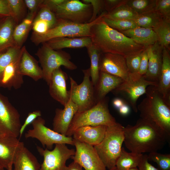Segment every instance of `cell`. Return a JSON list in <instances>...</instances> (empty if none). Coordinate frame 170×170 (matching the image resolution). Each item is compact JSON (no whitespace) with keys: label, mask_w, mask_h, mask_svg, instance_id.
<instances>
[{"label":"cell","mask_w":170,"mask_h":170,"mask_svg":"<svg viewBox=\"0 0 170 170\" xmlns=\"http://www.w3.org/2000/svg\"><path fill=\"white\" fill-rule=\"evenodd\" d=\"M41 112L40 110H36L29 112L26 118L24 123L21 126L20 131L19 137L20 138L27 127L37 118L41 117Z\"/></svg>","instance_id":"ee69618b"},{"label":"cell","mask_w":170,"mask_h":170,"mask_svg":"<svg viewBox=\"0 0 170 170\" xmlns=\"http://www.w3.org/2000/svg\"><path fill=\"white\" fill-rule=\"evenodd\" d=\"M148 160L156 162L160 170H170V154H162L157 152L147 155Z\"/></svg>","instance_id":"f35d334b"},{"label":"cell","mask_w":170,"mask_h":170,"mask_svg":"<svg viewBox=\"0 0 170 170\" xmlns=\"http://www.w3.org/2000/svg\"><path fill=\"white\" fill-rule=\"evenodd\" d=\"M35 55L38 58L43 74V78L48 85L50 81L53 72L63 66L71 70L76 69L77 66L71 62L70 54L61 50H55L46 42L42 43Z\"/></svg>","instance_id":"52a82bcc"},{"label":"cell","mask_w":170,"mask_h":170,"mask_svg":"<svg viewBox=\"0 0 170 170\" xmlns=\"http://www.w3.org/2000/svg\"><path fill=\"white\" fill-rule=\"evenodd\" d=\"M127 170H139L138 168H137V167H134L132 168L129 169H128Z\"/></svg>","instance_id":"11a10c76"},{"label":"cell","mask_w":170,"mask_h":170,"mask_svg":"<svg viewBox=\"0 0 170 170\" xmlns=\"http://www.w3.org/2000/svg\"><path fill=\"white\" fill-rule=\"evenodd\" d=\"M46 42L55 50H61L65 48H87L92 44L90 37H57Z\"/></svg>","instance_id":"83f0119b"},{"label":"cell","mask_w":170,"mask_h":170,"mask_svg":"<svg viewBox=\"0 0 170 170\" xmlns=\"http://www.w3.org/2000/svg\"><path fill=\"white\" fill-rule=\"evenodd\" d=\"M29 12L37 13L42 6L44 0H24Z\"/></svg>","instance_id":"f6af8a7d"},{"label":"cell","mask_w":170,"mask_h":170,"mask_svg":"<svg viewBox=\"0 0 170 170\" xmlns=\"http://www.w3.org/2000/svg\"><path fill=\"white\" fill-rule=\"evenodd\" d=\"M156 0H127V4L138 15L155 10Z\"/></svg>","instance_id":"8d00e7d4"},{"label":"cell","mask_w":170,"mask_h":170,"mask_svg":"<svg viewBox=\"0 0 170 170\" xmlns=\"http://www.w3.org/2000/svg\"><path fill=\"white\" fill-rule=\"evenodd\" d=\"M126 1L110 12L107 13L104 17L111 20H134L138 15L127 4Z\"/></svg>","instance_id":"d6a6232c"},{"label":"cell","mask_w":170,"mask_h":170,"mask_svg":"<svg viewBox=\"0 0 170 170\" xmlns=\"http://www.w3.org/2000/svg\"><path fill=\"white\" fill-rule=\"evenodd\" d=\"M162 64L157 90L164 99L170 105V55L169 50L163 47Z\"/></svg>","instance_id":"7402d4cb"},{"label":"cell","mask_w":170,"mask_h":170,"mask_svg":"<svg viewBox=\"0 0 170 170\" xmlns=\"http://www.w3.org/2000/svg\"><path fill=\"white\" fill-rule=\"evenodd\" d=\"M37 13L28 12L26 17L15 27L13 33L14 45L20 48L26 41Z\"/></svg>","instance_id":"f546056e"},{"label":"cell","mask_w":170,"mask_h":170,"mask_svg":"<svg viewBox=\"0 0 170 170\" xmlns=\"http://www.w3.org/2000/svg\"><path fill=\"white\" fill-rule=\"evenodd\" d=\"M19 69L23 76H26L35 81L43 78L42 68L37 60L28 52L25 46L20 59Z\"/></svg>","instance_id":"d4e9b609"},{"label":"cell","mask_w":170,"mask_h":170,"mask_svg":"<svg viewBox=\"0 0 170 170\" xmlns=\"http://www.w3.org/2000/svg\"><path fill=\"white\" fill-rule=\"evenodd\" d=\"M76 148L71 158L85 170H106V167L94 147L74 139Z\"/></svg>","instance_id":"5bb4252c"},{"label":"cell","mask_w":170,"mask_h":170,"mask_svg":"<svg viewBox=\"0 0 170 170\" xmlns=\"http://www.w3.org/2000/svg\"><path fill=\"white\" fill-rule=\"evenodd\" d=\"M53 12L58 19L83 24L89 22L93 8L90 4L78 0H65Z\"/></svg>","instance_id":"8fae6325"},{"label":"cell","mask_w":170,"mask_h":170,"mask_svg":"<svg viewBox=\"0 0 170 170\" xmlns=\"http://www.w3.org/2000/svg\"><path fill=\"white\" fill-rule=\"evenodd\" d=\"M157 86L158 83L146 80L139 73H129L128 79L112 92L124 100L136 113L138 111L137 101L138 98L145 94L149 86Z\"/></svg>","instance_id":"ba28073f"},{"label":"cell","mask_w":170,"mask_h":170,"mask_svg":"<svg viewBox=\"0 0 170 170\" xmlns=\"http://www.w3.org/2000/svg\"><path fill=\"white\" fill-rule=\"evenodd\" d=\"M84 3L90 4L93 8V14L89 22L95 20L98 17L100 11L104 8V0H82Z\"/></svg>","instance_id":"7bdbcfd3"},{"label":"cell","mask_w":170,"mask_h":170,"mask_svg":"<svg viewBox=\"0 0 170 170\" xmlns=\"http://www.w3.org/2000/svg\"><path fill=\"white\" fill-rule=\"evenodd\" d=\"M17 24L12 16H0V53L15 46L13 33Z\"/></svg>","instance_id":"484cf974"},{"label":"cell","mask_w":170,"mask_h":170,"mask_svg":"<svg viewBox=\"0 0 170 170\" xmlns=\"http://www.w3.org/2000/svg\"><path fill=\"white\" fill-rule=\"evenodd\" d=\"M24 145L17 137L7 135L0 137V166L7 170L12 168L18 153Z\"/></svg>","instance_id":"2e32d148"},{"label":"cell","mask_w":170,"mask_h":170,"mask_svg":"<svg viewBox=\"0 0 170 170\" xmlns=\"http://www.w3.org/2000/svg\"><path fill=\"white\" fill-rule=\"evenodd\" d=\"M147 155H143L141 159L138 166L139 170H160L154 167L148 162Z\"/></svg>","instance_id":"c3c4849f"},{"label":"cell","mask_w":170,"mask_h":170,"mask_svg":"<svg viewBox=\"0 0 170 170\" xmlns=\"http://www.w3.org/2000/svg\"><path fill=\"white\" fill-rule=\"evenodd\" d=\"M145 94V97L137 105L140 118L155 123L170 136V105L156 86H149Z\"/></svg>","instance_id":"3957f363"},{"label":"cell","mask_w":170,"mask_h":170,"mask_svg":"<svg viewBox=\"0 0 170 170\" xmlns=\"http://www.w3.org/2000/svg\"><path fill=\"white\" fill-rule=\"evenodd\" d=\"M20 118L17 109L0 93V133L17 138L21 126Z\"/></svg>","instance_id":"4fadbf2b"},{"label":"cell","mask_w":170,"mask_h":170,"mask_svg":"<svg viewBox=\"0 0 170 170\" xmlns=\"http://www.w3.org/2000/svg\"><path fill=\"white\" fill-rule=\"evenodd\" d=\"M82 71L83 80L79 84L70 76L71 88L68 91L69 97L78 107V112L86 110L97 103L94 86L90 80L89 68L83 70Z\"/></svg>","instance_id":"9c48e42d"},{"label":"cell","mask_w":170,"mask_h":170,"mask_svg":"<svg viewBox=\"0 0 170 170\" xmlns=\"http://www.w3.org/2000/svg\"><path fill=\"white\" fill-rule=\"evenodd\" d=\"M143 154L126 151L122 147L120 155L116 162V167L118 170H127L137 167Z\"/></svg>","instance_id":"4dcf8cb0"},{"label":"cell","mask_w":170,"mask_h":170,"mask_svg":"<svg viewBox=\"0 0 170 170\" xmlns=\"http://www.w3.org/2000/svg\"><path fill=\"white\" fill-rule=\"evenodd\" d=\"M12 11L13 17L17 23H20L26 16V7L23 0H7Z\"/></svg>","instance_id":"74e56055"},{"label":"cell","mask_w":170,"mask_h":170,"mask_svg":"<svg viewBox=\"0 0 170 170\" xmlns=\"http://www.w3.org/2000/svg\"><path fill=\"white\" fill-rule=\"evenodd\" d=\"M99 70L100 71L120 77L124 81L128 79L129 75L125 58L116 54L101 53Z\"/></svg>","instance_id":"9a60e30c"},{"label":"cell","mask_w":170,"mask_h":170,"mask_svg":"<svg viewBox=\"0 0 170 170\" xmlns=\"http://www.w3.org/2000/svg\"><path fill=\"white\" fill-rule=\"evenodd\" d=\"M103 12L94 21L81 24L58 19L54 27L42 34L33 32L31 37V42L36 45L57 37H90L92 27L106 14Z\"/></svg>","instance_id":"277c9868"},{"label":"cell","mask_w":170,"mask_h":170,"mask_svg":"<svg viewBox=\"0 0 170 170\" xmlns=\"http://www.w3.org/2000/svg\"><path fill=\"white\" fill-rule=\"evenodd\" d=\"M104 16L91 28L92 44L101 53H111L126 58L142 52L145 48L121 32L110 27Z\"/></svg>","instance_id":"7a4b0ae2"},{"label":"cell","mask_w":170,"mask_h":170,"mask_svg":"<svg viewBox=\"0 0 170 170\" xmlns=\"http://www.w3.org/2000/svg\"><path fill=\"white\" fill-rule=\"evenodd\" d=\"M24 47L14 46L0 53V75L6 66L22 55Z\"/></svg>","instance_id":"e575fe53"},{"label":"cell","mask_w":170,"mask_h":170,"mask_svg":"<svg viewBox=\"0 0 170 170\" xmlns=\"http://www.w3.org/2000/svg\"><path fill=\"white\" fill-rule=\"evenodd\" d=\"M67 79V74L60 67L53 72L48 85L50 95L64 106L66 104L69 99L66 86Z\"/></svg>","instance_id":"e0dca14e"},{"label":"cell","mask_w":170,"mask_h":170,"mask_svg":"<svg viewBox=\"0 0 170 170\" xmlns=\"http://www.w3.org/2000/svg\"><path fill=\"white\" fill-rule=\"evenodd\" d=\"M82 168L78 163L73 161L67 166L66 170H83Z\"/></svg>","instance_id":"816d5d0a"},{"label":"cell","mask_w":170,"mask_h":170,"mask_svg":"<svg viewBox=\"0 0 170 170\" xmlns=\"http://www.w3.org/2000/svg\"><path fill=\"white\" fill-rule=\"evenodd\" d=\"M142 52L125 58L127 67L130 73H138Z\"/></svg>","instance_id":"60d3db41"},{"label":"cell","mask_w":170,"mask_h":170,"mask_svg":"<svg viewBox=\"0 0 170 170\" xmlns=\"http://www.w3.org/2000/svg\"><path fill=\"white\" fill-rule=\"evenodd\" d=\"M65 0H44L43 4L49 8L52 12Z\"/></svg>","instance_id":"f907efd6"},{"label":"cell","mask_w":170,"mask_h":170,"mask_svg":"<svg viewBox=\"0 0 170 170\" xmlns=\"http://www.w3.org/2000/svg\"><path fill=\"white\" fill-rule=\"evenodd\" d=\"M121 32L145 48L158 41L156 34L151 28L137 26Z\"/></svg>","instance_id":"4316f807"},{"label":"cell","mask_w":170,"mask_h":170,"mask_svg":"<svg viewBox=\"0 0 170 170\" xmlns=\"http://www.w3.org/2000/svg\"><path fill=\"white\" fill-rule=\"evenodd\" d=\"M4 169L3 167L0 166V170H4Z\"/></svg>","instance_id":"9f6ffc18"},{"label":"cell","mask_w":170,"mask_h":170,"mask_svg":"<svg viewBox=\"0 0 170 170\" xmlns=\"http://www.w3.org/2000/svg\"><path fill=\"white\" fill-rule=\"evenodd\" d=\"M108 101L105 97L90 109L82 112H77L72 119L66 136L71 137L76 129L84 126H110L116 124L117 122L110 112Z\"/></svg>","instance_id":"5b68a950"},{"label":"cell","mask_w":170,"mask_h":170,"mask_svg":"<svg viewBox=\"0 0 170 170\" xmlns=\"http://www.w3.org/2000/svg\"><path fill=\"white\" fill-rule=\"evenodd\" d=\"M152 29L156 34L160 45L169 50L170 44V21L163 19Z\"/></svg>","instance_id":"d590c367"},{"label":"cell","mask_w":170,"mask_h":170,"mask_svg":"<svg viewBox=\"0 0 170 170\" xmlns=\"http://www.w3.org/2000/svg\"><path fill=\"white\" fill-rule=\"evenodd\" d=\"M7 170H14L12 169V168H10L8 169Z\"/></svg>","instance_id":"91938a15"},{"label":"cell","mask_w":170,"mask_h":170,"mask_svg":"<svg viewBox=\"0 0 170 170\" xmlns=\"http://www.w3.org/2000/svg\"><path fill=\"white\" fill-rule=\"evenodd\" d=\"M21 55L4 69L0 75V87L8 89L13 88L15 89L21 87L24 82L23 76L19 69Z\"/></svg>","instance_id":"44dd1931"},{"label":"cell","mask_w":170,"mask_h":170,"mask_svg":"<svg viewBox=\"0 0 170 170\" xmlns=\"http://www.w3.org/2000/svg\"><path fill=\"white\" fill-rule=\"evenodd\" d=\"M14 170H39L41 164L36 157L24 145L14 160Z\"/></svg>","instance_id":"f1b7e54d"},{"label":"cell","mask_w":170,"mask_h":170,"mask_svg":"<svg viewBox=\"0 0 170 170\" xmlns=\"http://www.w3.org/2000/svg\"><path fill=\"white\" fill-rule=\"evenodd\" d=\"M126 0H104V8L109 13L125 3Z\"/></svg>","instance_id":"7dc6e473"},{"label":"cell","mask_w":170,"mask_h":170,"mask_svg":"<svg viewBox=\"0 0 170 170\" xmlns=\"http://www.w3.org/2000/svg\"><path fill=\"white\" fill-rule=\"evenodd\" d=\"M126 147L139 154L157 152L169 141L170 136L155 123L140 118L134 125L124 128Z\"/></svg>","instance_id":"6da1fadb"},{"label":"cell","mask_w":170,"mask_h":170,"mask_svg":"<svg viewBox=\"0 0 170 170\" xmlns=\"http://www.w3.org/2000/svg\"><path fill=\"white\" fill-rule=\"evenodd\" d=\"M4 135L0 133V137L4 136Z\"/></svg>","instance_id":"680465c9"},{"label":"cell","mask_w":170,"mask_h":170,"mask_svg":"<svg viewBox=\"0 0 170 170\" xmlns=\"http://www.w3.org/2000/svg\"><path fill=\"white\" fill-rule=\"evenodd\" d=\"M163 19L156 11L138 15L133 20L137 26L153 29Z\"/></svg>","instance_id":"836d02e7"},{"label":"cell","mask_w":170,"mask_h":170,"mask_svg":"<svg viewBox=\"0 0 170 170\" xmlns=\"http://www.w3.org/2000/svg\"><path fill=\"white\" fill-rule=\"evenodd\" d=\"M107 126H86L79 128L74 132V139L94 146L100 143L105 135Z\"/></svg>","instance_id":"ffe728a7"},{"label":"cell","mask_w":170,"mask_h":170,"mask_svg":"<svg viewBox=\"0 0 170 170\" xmlns=\"http://www.w3.org/2000/svg\"><path fill=\"white\" fill-rule=\"evenodd\" d=\"M110 170H118L116 168V167H115V168H113V169Z\"/></svg>","instance_id":"6f0895ef"},{"label":"cell","mask_w":170,"mask_h":170,"mask_svg":"<svg viewBox=\"0 0 170 170\" xmlns=\"http://www.w3.org/2000/svg\"><path fill=\"white\" fill-rule=\"evenodd\" d=\"M77 106L69 97L63 109L57 108L53 122V130L66 136L70 125L75 115L78 112Z\"/></svg>","instance_id":"d6986e66"},{"label":"cell","mask_w":170,"mask_h":170,"mask_svg":"<svg viewBox=\"0 0 170 170\" xmlns=\"http://www.w3.org/2000/svg\"><path fill=\"white\" fill-rule=\"evenodd\" d=\"M124 128L117 122L107 126L105 135L102 141L94 146L104 165L109 170L116 167L124 142Z\"/></svg>","instance_id":"8992f818"},{"label":"cell","mask_w":170,"mask_h":170,"mask_svg":"<svg viewBox=\"0 0 170 170\" xmlns=\"http://www.w3.org/2000/svg\"><path fill=\"white\" fill-rule=\"evenodd\" d=\"M86 48L90 60V66L89 68L90 77L94 86L99 78V59L101 53L92 44Z\"/></svg>","instance_id":"1f68e13d"},{"label":"cell","mask_w":170,"mask_h":170,"mask_svg":"<svg viewBox=\"0 0 170 170\" xmlns=\"http://www.w3.org/2000/svg\"><path fill=\"white\" fill-rule=\"evenodd\" d=\"M57 21L54 13L42 4L33 20L31 28L33 32L45 33L55 26Z\"/></svg>","instance_id":"cb8c5ba5"},{"label":"cell","mask_w":170,"mask_h":170,"mask_svg":"<svg viewBox=\"0 0 170 170\" xmlns=\"http://www.w3.org/2000/svg\"><path fill=\"white\" fill-rule=\"evenodd\" d=\"M155 10L163 19L170 21V0H156Z\"/></svg>","instance_id":"b9f144b4"},{"label":"cell","mask_w":170,"mask_h":170,"mask_svg":"<svg viewBox=\"0 0 170 170\" xmlns=\"http://www.w3.org/2000/svg\"><path fill=\"white\" fill-rule=\"evenodd\" d=\"M124 81L118 76L100 71L98 80L94 86L97 102L105 98L107 94L114 90Z\"/></svg>","instance_id":"603a6c76"},{"label":"cell","mask_w":170,"mask_h":170,"mask_svg":"<svg viewBox=\"0 0 170 170\" xmlns=\"http://www.w3.org/2000/svg\"><path fill=\"white\" fill-rule=\"evenodd\" d=\"M12 16L13 14L7 0H0V16Z\"/></svg>","instance_id":"681fc988"},{"label":"cell","mask_w":170,"mask_h":170,"mask_svg":"<svg viewBox=\"0 0 170 170\" xmlns=\"http://www.w3.org/2000/svg\"><path fill=\"white\" fill-rule=\"evenodd\" d=\"M125 104L123 100L119 98H116L113 101L114 106L116 108L118 109Z\"/></svg>","instance_id":"db71d44e"},{"label":"cell","mask_w":170,"mask_h":170,"mask_svg":"<svg viewBox=\"0 0 170 170\" xmlns=\"http://www.w3.org/2000/svg\"><path fill=\"white\" fill-rule=\"evenodd\" d=\"M37 149L43 158L39 170H66V162L75 152L74 149H69L65 144H56L52 150L38 146Z\"/></svg>","instance_id":"7c38bea8"},{"label":"cell","mask_w":170,"mask_h":170,"mask_svg":"<svg viewBox=\"0 0 170 170\" xmlns=\"http://www.w3.org/2000/svg\"><path fill=\"white\" fill-rule=\"evenodd\" d=\"M44 119L39 117L31 123L32 128L28 130L25 134L26 139L32 138L37 139L43 148L50 150L54 144H68L74 145V140L71 137H68L58 133L45 126Z\"/></svg>","instance_id":"30bf717a"},{"label":"cell","mask_w":170,"mask_h":170,"mask_svg":"<svg viewBox=\"0 0 170 170\" xmlns=\"http://www.w3.org/2000/svg\"><path fill=\"white\" fill-rule=\"evenodd\" d=\"M120 113L122 115H127L129 112L130 109L128 106L124 104L118 109Z\"/></svg>","instance_id":"f5cc1de1"},{"label":"cell","mask_w":170,"mask_h":170,"mask_svg":"<svg viewBox=\"0 0 170 170\" xmlns=\"http://www.w3.org/2000/svg\"><path fill=\"white\" fill-rule=\"evenodd\" d=\"M163 48L158 41L145 48L148 65L147 72L143 76L148 81L158 82L162 64Z\"/></svg>","instance_id":"ac0fdd59"},{"label":"cell","mask_w":170,"mask_h":170,"mask_svg":"<svg viewBox=\"0 0 170 170\" xmlns=\"http://www.w3.org/2000/svg\"><path fill=\"white\" fill-rule=\"evenodd\" d=\"M106 24L112 28L120 32L137 27L133 20H111L103 18Z\"/></svg>","instance_id":"ab89813d"},{"label":"cell","mask_w":170,"mask_h":170,"mask_svg":"<svg viewBox=\"0 0 170 170\" xmlns=\"http://www.w3.org/2000/svg\"><path fill=\"white\" fill-rule=\"evenodd\" d=\"M148 65V57L147 51L145 49L142 53L138 73L141 76L146 73Z\"/></svg>","instance_id":"bcb514c9"}]
</instances>
